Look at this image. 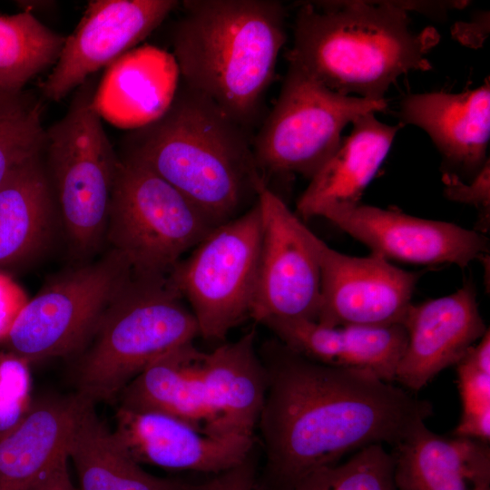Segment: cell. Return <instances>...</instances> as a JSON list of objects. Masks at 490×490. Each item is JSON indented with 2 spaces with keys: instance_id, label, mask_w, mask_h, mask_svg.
I'll use <instances>...</instances> for the list:
<instances>
[{
  "instance_id": "obj_11",
  "label": "cell",
  "mask_w": 490,
  "mask_h": 490,
  "mask_svg": "<svg viewBox=\"0 0 490 490\" xmlns=\"http://www.w3.org/2000/svg\"><path fill=\"white\" fill-rule=\"evenodd\" d=\"M258 203L262 218V240L250 318L316 321L320 273L306 235L307 226L264 182Z\"/></svg>"
},
{
  "instance_id": "obj_30",
  "label": "cell",
  "mask_w": 490,
  "mask_h": 490,
  "mask_svg": "<svg viewBox=\"0 0 490 490\" xmlns=\"http://www.w3.org/2000/svg\"><path fill=\"white\" fill-rule=\"evenodd\" d=\"M30 365L9 349H0V436L21 421L34 402Z\"/></svg>"
},
{
  "instance_id": "obj_7",
  "label": "cell",
  "mask_w": 490,
  "mask_h": 490,
  "mask_svg": "<svg viewBox=\"0 0 490 490\" xmlns=\"http://www.w3.org/2000/svg\"><path fill=\"white\" fill-rule=\"evenodd\" d=\"M215 227L148 167L119 156L105 236L112 250L122 255L132 270L171 273L182 256Z\"/></svg>"
},
{
  "instance_id": "obj_10",
  "label": "cell",
  "mask_w": 490,
  "mask_h": 490,
  "mask_svg": "<svg viewBox=\"0 0 490 490\" xmlns=\"http://www.w3.org/2000/svg\"><path fill=\"white\" fill-rule=\"evenodd\" d=\"M131 273L123 257L112 250L51 281L28 299L4 341L5 348L30 364L81 349Z\"/></svg>"
},
{
  "instance_id": "obj_20",
  "label": "cell",
  "mask_w": 490,
  "mask_h": 490,
  "mask_svg": "<svg viewBox=\"0 0 490 490\" xmlns=\"http://www.w3.org/2000/svg\"><path fill=\"white\" fill-rule=\"evenodd\" d=\"M393 446L397 490H490L486 442L444 436L420 422Z\"/></svg>"
},
{
  "instance_id": "obj_17",
  "label": "cell",
  "mask_w": 490,
  "mask_h": 490,
  "mask_svg": "<svg viewBox=\"0 0 490 490\" xmlns=\"http://www.w3.org/2000/svg\"><path fill=\"white\" fill-rule=\"evenodd\" d=\"M88 398L78 392L34 401L12 429L0 436V490H32L60 465Z\"/></svg>"
},
{
  "instance_id": "obj_36",
  "label": "cell",
  "mask_w": 490,
  "mask_h": 490,
  "mask_svg": "<svg viewBox=\"0 0 490 490\" xmlns=\"http://www.w3.org/2000/svg\"><path fill=\"white\" fill-rule=\"evenodd\" d=\"M29 99L30 98L24 92L20 93H10L0 90V108L17 105Z\"/></svg>"
},
{
  "instance_id": "obj_2",
  "label": "cell",
  "mask_w": 490,
  "mask_h": 490,
  "mask_svg": "<svg viewBox=\"0 0 490 490\" xmlns=\"http://www.w3.org/2000/svg\"><path fill=\"white\" fill-rule=\"evenodd\" d=\"M253 136L181 83L162 114L125 136L122 155L148 167L218 226L251 208L267 182Z\"/></svg>"
},
{
  "instance_id": "obj_15",
  "label": "cell",
  "mask_w": 490,
  "mask_h": 490,
  "mask_svg": "<svg viewBox=\"0 0 490 490\" xmlns=\"http://www.w3.org/2000/svg\"><path fill=\"white\" fill-rule=\"evenodd\" d=\"M114 436L139 464L215 475L246 460L253 436L213 435L163 413L119 406Z\"/></svg>"
},
{
  "instance_id": "obj_13",
  "label": "cell",
  "mask_w": 490,
  "mask_h": 490,
  "mask_svg": "<svg viewBox=\"0 0 490 490\" xmlns=\"http://www.w3.org/2000/svg\"><path fill=\"white\" fill-rule=\"evenodd\" d=\"M179 4L175 0L90 1L41 86L44 96L54 102L63 100L146 38Z\"/></svg>"
},
{
  "instance_id": "obj_29",
  "label": "cell",
  "mask_w": 490,
  "mask_h": 490,
  "mask_svg": "<svg viewBox=\"0 0 490 490\" xmlns=\"http://www.w3.org/2000/svg\"><path fill=\"white\" fill-rule=\"evenodd\" d=\"M40 105L32 99L0 108V187L20 164L44 150Z\"/></svg>"
},
{
  "instance_id": "obj_19",
  "label": "cell",
  "mask_w": 490,
  "mask_h": 490,
  "mask_svg": "<svg viewBox=\"0 0 490 490\" xmlns=\"http://www.w3.org/2000/svg\"><path fill=\"white\" fill-rule=\"evenodd\" d=\"M402 124L423 129L445 161L473 177L489 160L490 84L459 93L433 92L406 96L399 105Z\"/></svg>"
},
{
  "instance_id": "obj_31",
  "label": "cell",
  "mask_w": 490,
  "mask_h": 490,
  "mask_svg": "<svg viewBox=\"0 0 490 490\" xmlns=\"http://www.w3.org/2000/svg\"><path fill=\"white\" fill-rule=\"evenodd\" d=\"M445 195L451 201L475 206L483 214L484 225L489 223L490 164L489 160L473 177L471 183L464 182L457 175L446 172L443 176Z\"/></svg>"
},
{
  "instance_id": "obj_32",
  "label": "cell",
  "mask_w": 490,
  "mask_h": 490,
  "mask_svg": "<svg viewBox=\"0 0 490 490\" xmlns=\"http://www.w3.org/2000/svg\"><path fill=\"white\" fill-rule=\"evenodd\" d=\"M27 301L23 288L10 275L0 271V341H5Z\"/></svg>"
},
{
  "instance_id": "obj_28",
  "label": "cell",
  "mask_w": 490,
  "mask_h": 490,
  "mask_svg": "<svg viewBox=\"0 0 490 490\" xmlns=\"http://www.w3.org/2000/svg\"><path fill=\"white\" fill-rule=\"evenodd\" d=\"M462 416L453 436L489 443L490 332L471 347L456 364Z\"/></svg>"
},
{
  "instance_id": "obj_35",
  "label": "cell",
  "mask_w": 490,
  "mask_h": 490,
  "mask_svg": "<svg viewBox=\"0 0 490 490\" xmlns=\"http://www.w3.org/2000/svg\"><path fill=\"white\" fill-rule=\"evenodd\" d=\"M67 464L68 461L60 465L32 490H79L70 476Z\"/></svg>"
},
{
  "instance_id": "obj_25",
  "label": "cell",
  "mask_w": 490,
  "mask_h": 490,
  "mask_svg": "<svg viewBox=\"0 0 490 490\" xmlns=\"http://www.w3.org/2000/svg\"><path fill=\"white\" fill-rule=\"evenodd\" d=\"M87 400L76 420L68 448L79 490H205V485L146 472L99 418Z\"/></svg>"
},
{
  "instance_id": "obj_18",
  "label": "cell",
  "mask_w": 490,
  "mask_h": 490,
  "mask_svg": "<svg viewBox=\"0 0 490 490\" xmlns=\"http://www.w3.org/2000/svg\"><path fill=\"white\" fill-rule=\"evenodd\" d=\"M275 338L321 364L368 371L394 382L407 346L403 325L326 327L307 319L270 318L262 322Z\"/></svg>"
},
{
  "instance_id": "obj_12",
  "label": "cell",
  "mask_w": 490,
  "mask_h": 490,
  "mask_svg": "<svg viewBox=\"0 0 490 490\" xmlns=\"http://www.w3.org/2000/svg\"><path fill=\"white\" fill-rule=\"evenodd\" d=\"M306 235L320 273L316 322L326 327L403 324L420 277L377 252L354 257L328 246L308 227Z\"/></svg>"
},
{
  "instance_id": "obj_24",
  "label": "cell",
  "mask_w": 490,
  "mask_h": 490,
  "mask_svg": "<svg viewBox=\"0 0 490 490\" xmlns=\"http://www.w3.org/2000/svg\"><path fill=\"white\" fill-rule=\"evenodd\" d=\"M56 212L42 152L16 167L0 187V271L44 250Z\"/></svg>"
},
{
  "instance_id": "obj_9",
  "label": "cell",
  "mask_w": 490,
  "mask_h": 490,
  "mask_svg": "<svg viewBox=\"0 0 490 490\" xmlns=\"http://www.w3.org/2000/svg\"><path fill=\"white\" fill-rule=\"evenodd\" d=\"M262 240L257 202L215 227L172 270L171 279L191 305L199 336L221 340L250 317Z\"/></svg>"
},
{
  "instance_id": "obj_8",
  "label": "cell",
  "mask_w": 490,
  "mask_h": 490,
  "mask_svg": "<svg viewBox=\"0 0 490 490\" xmlns=\"http://www.w3.org/2000/svg\"><path fill=\"white\" fill-rule=\"evenodd\" d=\"M387 107L386 99L332 91L289 64L276 103L253 136L257 165L266 180L267 174L310 180L336 151L348 124Z\"/></svg>"
},
{
  "instance_id": "obj_14",
  "label": "cell",
  "mask_w": 490,
  "mask_h": 490,
  "mask_svg": "<svg viewBox=\"0 0 490 490\" xmlns=\"http://www.w3.org/2000/svg\"><path fill=\"white\" fill-rule=\"evenodd\" d=\"M319 217L387 260L466 268L489 251L488 239L477 230L397 211L358 204L328 210Z\"/></svg>"
},
{
  "instance_id": "obj_5",
  "label": "cell",
  "mask_w": 490,
  "mask_h": 490,
  "mask_svg": "<svg viewBox=\"0 0 490 490\" xmlns=\"http://www.w3.org/2000/svg\"><path fill=\"white\" fill-rule=\"evenodd\" d=\"M169 274L132 273L102 315L76 368L78 393L118 398L148 365L193 342L196 319Z\"/></svg>"
},
{
  "instance_id": "obj_33",
  "label": "cell",
  "mask_w": 490,
  "mask_h": 490,
  "mask_svg": "<svg viewBox=\"0 0 490 490\" xmlns=\"http://www.w3.org/2000/svg\"><path fill=\"white\" fill-rule=\"evenodd\" d=\"M205 490H258L254 464L250 456L240 465L216 475Z\"/></svg>"
},
{
  "instance_id": "obj_16",
  "label": "cell",
  "mask_w": 490,
  "mask_h": 490,
  "mask_svg": "<svg viewBox=\"0 0 490 490\" xmlns=\"http://www.w3.org/2000/svg\"><path fill=\"white\" fill-rule=\"evenodd\" d=\"M402 325L407 340L395 381L412 393L456 365L489 329L480 315L471 281L450 295L412 303Z\"/></svg>"
},
{
  "instance_id": "obj_21",
  "label": "cell",
  "mask_w": 490,
  "mask_h": 490,
  "mask_svg": "<svg viewBox=\"0 0 490 490\" xmlns=\"http://www.w3.org/2000/svg\"><path fill=\"white\" fill-rule=\"evenodd\" d=\"M400 126L384 123L375 113L355 120L349 135L341 138L336 151L309 180L295 213L309 220L328 210L359 204Z\"/></svg>"
},
{
  "instance_id": "obj_22",
  "label": "cell",
  "mask_w": 490,
  "mask_h": 490,
  "mask_svg": "<svg viewBox=\"0 0 490 490\" xmlns=\"http://www.w3.org/2000/svg\"><path fill=\"white\" fill-rule=\"evenodd\" d=\"M202 353L189 342L162 355L122 389L120 406L170 415L209 434L238 435L221 426L205 397L199 376Z\"/></svg>"
},
{
  "instance_id": "obj_23",
  "label": "cell",
  "mask_w": 490,
  "mask_h": 490,
  "mask_svg": "<svg viewBox=\"0 0 490 490\" xmlns=\"http://www.w3.org/2000/svg\"><path fill=\"white\" fill-rule=\"evenodd\" d=\"M255 336L251 329L234 342L203 352L199 363L205 397L221 426L250 436H254L267 388Z\"/></svg>"
},
{
  "instance_id": "obj_27",
  "label": "cell",
  "mask_w": 490,
  "mask_h": 490,
  "mask_svg": "<svg viewBox=\"0 0 490 490\" xmlns=\"http://www.w3.org/2000/svg\"><path fill=\"white\" fill-rule=\"evenodd\" d=\"M274 490H397L394 461L382 444L357 451L344 463L317 468Z\"/></svg>"
},
{
  "instance_id": "obj_1",
  "label": "cell",
  "mask_w": 490,
  "mask_h": 490,
  "mask_svg": "<svg viewBox=\"0 0 490 490\" xmlns=\"http://www.w3.org/2000/svg\"><path fill=\"white\" fill-rule=\"evenodd\" d=\"M267 388L257 426L266 464L262 488L274 490L347 454L397 444L433 415L432 404L374 374L324 365L278 338L259 351Z\"/></svg>"
},
{
  "instance_id": "obj_6",
  "label": "cell",
  "mask_w": 490,
  "mask_h": 490,
  "mask_svg": "<svg viewBox=\"0 0 490 490\" xmlns=\"http://www.w3.org/2000/svg\"><path fill=\"white\" fill-rule=\"evenodd\" d=\"M95 85L90 77L75 90L66 113L45 130L43 150L57 211L81 256L105 236L119 162L95 105Z\"/></svg>"
},
{
  "instance_id": "obj_3",
  "label": "cell",
  "mask_w": 490,
  "mask_h": 490,
  "mask_svg": "<svg viewBox=\"0 0 490 490\" xmlns=\"http://www.w3.org/2000/svg\"><path fill=\"white\" fill-rule=\"evenodd\" d=\"M172 36L181 83L253 132L286 43L275 0H187Z\"/></svg>"
},
{
  "instance_id": "obj_4",
  "label": "cell",
  "mask_w": 490,
  "mask_h": 490,
  "mask_svg": "<svg viewBox=\"0 0 490 490\" xmlns=\"http://www.w3.org/2000/svg\"><path fill=\"white\" fill-rule=\"evenodd\" d=\"M438 40L433 28L414 30L394 1L310 2L297 13L287 59L332 91L378 101L402 74L431 68Z\"/></svg>"
},
{
  "instance_id": "obj_26",
  "label": "cell",
  "mask_w": 490,
  "mask_h": 490,
  "mask_svg": "<svg viewBox=\"0 0 490 490\" xmlns=\"http://www.w3.org/2000/svg\"><path fill=\"white\" fill-rule=\"evenodd\" d=\"M65 38L43 24L31 9L0 14V90L23 93L31 79L54 67Z\"/></svg>"
},
{
  "instance_id": "obj_34",
  "label": "cell",
  "mask_w": 490,
  "mask_h": 490,
  "mask_svg": "<svg viewBox=\"0 0 490 490\" xmlns=\"http://www.w3.org/2000/svg\"><path fill=\"white\" fill-rule=\"evenodd\" d=\"M488 30L489 16L487 12L483 13L469 23L456 25L453 34L462 44L476 47L486 38Z\"/></svg>"
}]
</instances>
